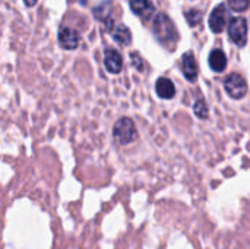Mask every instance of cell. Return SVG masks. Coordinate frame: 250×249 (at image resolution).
<instances>
[{
    "label": "cell",
    "mask_w": 250,
    "mask_h": 249,
    "mask_svg": "<svg viewBox=\"0 0 250 249\" xmlns=\"http://www.w3.org/2000/svg\"><path fill=\"white\" fill-rule=\"evenodd\" d=\"M152 29H154V35L155 38L166 47H168L170 50L176 45L177 43V29L174 26V23L171 22V19L164 15V13H158L152 22Z\"/></svg>",
    "instance_id": "6da1fadb"
},
{
    "label": "cell",
    "mask_w": 250,
    "mask_h": 249,
    "mask_svg": "<svg viewBox=\"0 0 250 249\" xmlns=\"http://www.w3.org/2000/svg\"><path fill=\"white\" fill-rule=\"evenodd\" d=\"M113 136L120 145H127L136 138V126L130 117H122L113 128Z\"/></svg>",
    "instance_id": "7a4b0ae2"
},
{
    "label": "cell",
    "mask_w": 250,
    "mask_h": 249,
    "mask_svg": "<svg viewBox=\"0 0 250 249\" xmlns=\"http://www.w3.org/2000/svg\"><path fill=\"white\" fill-rule=\"evenodd\" d=\"M224 88L227 94L234 100H242L248 92V84L245 78L239 73H231L224 81Z\"/></svg>",
    "instance_id": "3957f363"
},
{
    "label": "cell",
    "mask_w": 250,
    "mask_h": 249,
    "mask_svg": "<svg viewBox=\"0 0 250 249\" xmlns=\"http://www.w3.org/2000/svg\"><path fill=\"white\" fill-rule=\"evenodd\" d=\"M229 37L230 40L237 44L239 47H243L248 41V23L245 18H233L229 23Z\"/></svg>",
    "instance_id": "277c9868"
},
{
    "label": "cell",
    "mask_w": 250,
    "mask_h": 249,
    "mask_svg": "<svg viewBox=\"0 0 250 249\" xmlns=\"http://www.w3.org/2000/svg\"><path fill=\"white\" fill-rule=\"evenodd\" d=\"M130 9L135 15H138L139 18H142L144 21H149L154 15V4L149 0H130L129 1Z\"/></svg>",
    "instance_id": "5b68a950"
},
{
    "label": "cell",
    "mask_w": 250,
    "mask_h": 249,
    "mask_svg": "<svg viewBox=\"0 0 250 249\" xmlns=\"http://www.w3.org/2000/svg\"><path fill=\"white\" fill-rule=\"evenodd\" d=\"M227 23V10L224 4H218L209 16V28L214 32H221Z\"/></svg>",
    "instance_id": "8992f818"
},
{
    "label": "cell",
    "mask_w": 250,
    "mask_h": 249,
    "mask_svg": "<svg viewBox=\"0 0 250 249\" xmlns=\"http://www.w3.org/2000/svg\"><path fill=\"white\" fill-rule=\"evenodd\" d=\"M105 68L110 73H119L123 69V57L122 54L114 48H107L104 56Z\"/></svg>",
    "instance_id": "52a82bcc"
},
{
    "label": "cell",
    "mask_w": 250,
    "mask_h": 249,
    "mask_svg": "<svg viewBox=\"0 0 250 249\" xmlns=\"http://www.w3.org/2000/svg\"><path fill=\"white\" fill-rule=\"evenodd\" d=\"M59 41L60 45L66 50H75L79 45V35L72 28H62L59 31Z\"/></svg>",
    "instance_id": "ba28073f"
},
{
    "label": "cell",
    "mask_w": 250,
    "mask_h": 249,
    "mask_svg": "<svg viewBox=\"0 0 250 249\" xmlns=\"http://www.w3.org/2000/svg\"><path fill=\"white\" fill-rule=\"evenodd\" d=\"M182 70L188 81L195 82L198 78V65L192 53H185L182 57Z\"/></svg>",
    "instance_id": "9c48e42d"
},
{
    "label": "cell",
    "mask_w": 250,
    "mask_h": 249,
    "mask_svg": "<svg viewBox=\"0 0 250 249\" xmlns=\"http://www.w3.org/2000/svg\"><path fill=\"white\" fill-rule=\"evenodd\" d=\"M155 91L161 98L170 100L176 95V87L171 79L168 78H160L155 84Z\"/></svg>",
    "instance_id": "30bf717a"
},
{
    "label": "cell",
    "mask_w": 250,
    "mask_h": 249,
    "mask_svg": "<svg viewBox=\"0 0 250 249\" xmlns=\"http://www.w3.org/2000/svg\"><path fill=\"white\" fill-rule=\"evenodd\" d=\"M208 62H209V66L214 72H223L227 68V56L220 48H215L211 51Z\"/></svg>",
    "instance_id": "8fae6325"
},
{
    "label": "cell",
    "mask_w": 250,
    "mask_h": 249,
    "mask_svg": "<svg viewBox=\"0 0 250 249\" xmlns=\"http://www.w3.org/2000/svg\"><path fill=\"white\" fill-rule=\"evenodd\" d=\"M111 35L116 41H119L123 45H127L132 41V34L125 25H116L114 29L111 31Z\"/></svg>",
    "instance_id": "7c38bea8"
},
{
    "label": "cell",
    "mask_w": 250,
    "mask_h": 249,
    "mask_svg": "<svg viewBox=\"0 0 250 249\" xmlns=\"http://www.w3.org/2000/svg\"><path fill=\"white\" fill-rule=\"evenodd\" d=\"M193 112H195V114H196L199 119H207V117H208V107H207V103H205L202 98L196 100L195 104H193Z\"/></svg>",
    "instance_id": "4fadbf2b"
},
{
    "label": "cell",
    "mask_w": 250,
    "mask_h": 249,
    "mask_svg": "<svg viewBox=\"0 0 250 249\" xmlns=\"http://www.w3.org/2000/svg\"><path fill=\"white\" fill-rule=\"evenodd\" d=\"M110 12H111V3L107 1V3L100 4V6L94 10V15H95L100 21H104V19H108Z\"/></svg>",
    "instance_id": "5bb4252c"
},
{
    "label": "cell",
    "mask_w": 250,
    "mask_h": 249,
    "mask_svg": "<svg viewBox=\"0 0 250 249\" xmlns=\"http://www.w3.org/2000/svg\"><path fill=\"white\" fill-rule=\"evenodd\" d=\"M229 4L236 12H245L250 6V0H229Z\"/></svg>",
    "instance_id": "9a60e30c"
},
{
    "label": "cell",
    "mask_w": 250,
    "mask_h": 249,
    "mask_svg": "<svg viewBox=\"0 0 250 249\" xmlns=\"http://www.w3.org/2000/svg\"><path fill=\"white\" fill-rule=\"evenodd\" d=\"M186 18H188L189 23L193 26V25H196V23H199V22H201L202 13H201V12H198V10H189V12H186Z\"/></svg>",
    "instance_id": "2e32d148"
},
{
    "label": "cell",
    "mask_w": 250,
    "mask_h": 249,
    "mask_svg": "<svg viewBox=\"0 0 250 249\" xmlns=\"http://www.w3.org/2000/svg\"><path fill=\"white\" fill-rule=\"evenodd\" d=\"M132 63H133V66H135L139 72L144 70V62H142V59L139 57L138 53H132Z\"/></svg>",
    "instance_id": "e0dca14e"
},
{
    "label": "cell",
    "mask_w": 250,
    "mask_h": 249,
    "mask_svg": "<svg viewBox=\"0 0 250 249\" xmlns=\"http://www.w3.org/2000/svg\"><path fill=\"white\" fill-rule=\"evenodd\" d=\"M23 1H25V4H26L28 7H32V6H34V4H35L38 0H23Z\"/></svg>",
    "instance_id": "ac0fdd59"
}]
</instances>
